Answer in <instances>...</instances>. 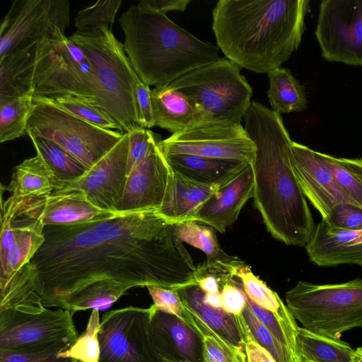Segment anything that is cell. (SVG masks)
Returning a JSON list of instances; mask_svg holds the SVG:
<instances>
[{
	"label": "cell",
	"instance_id": "277c9868",
	"mask_svg": "<svg viewBox=\"0 0 362 362\" xmlns=\"http://www.w3.org/2000/svg\"><path fill=\"white\" fill-rule=\"evenodd\" d=\"M124 52L139 78L154 87L219 59L218 47L197 38L170 20L139 3L119 18Z\"/></svg>",
	"mask_w": 362,
	"mask_h": 362
},
{
	"label": "cell",
	"instance_id": "f1b7e54d",
	"mask_svg": "<svg viewBox=\"0 0 362 362\" xmlns=\"http://www.w3.org/2000/svg\"><path fill=\"white\" fill-rule=\"evenodd\" d=\"M354 353L355 349L340 338L298 327L294 343L297 362H354Z\"/></svg>",
	"mask_w": 362,
	"mask_h": 362
},
{
	"label": "cell",
	"instance_id": "74e56055",
	"mask_svg": "<svg viewBox=\"0 0 362 362\" xmlns=\"http://www.w3.org/2000/svg\"><path fill=\"white\" fill-rule=\"evenodd\" d=\"M47 98L64 110L90 124L105 129L123 132L119 124L110 114L85 99L71 95Z\"/></svg>",
	"mask_w": 362,
	"mask_h": 362
},
{
	"label": "cell",
	"instance_id": "d4e9b609",
	"mask_svg": "<svg viewBox=\"0 0 362 362\" xmlns=\"http://www.w3.org/2000/svg\"><path fill=\"white\" fill-rule=\"evenodd\" d=\"M173 171L208 185L221 187L236 177L249 163L191 154H163Z\"/></svg>",
	"mask_w": 362,
	"mask_h": 362
},
{
	"label": "cell",
	"instance_id": "bcb514c9",
	"mask_svg": "<svg viewBox=\"0 0 362 362\" xmlns=\"http://www.w3.org/2000/svg\"><path fill=\"white\" fill-rule=\"evenodd\" d=\"M153 300L151 305L156 311L171 314L184 319L183 305L178 291L155 286H146Z\"/></svg>",
	"mask_w": 362,
	"mask_h": 362
},
{
	"label": "cell",
	"instance_id": "7a4b0ae2",
	"mask_svg": "<svg viewBox=\"0 0 362 362\" xmlns=\"http://www.w3.org/2000/svg\"><path fill=\"white\" fill-rule=\"evenodd\" d=\"M244 122L256 147L252 198L267 230L286 245L305 247L316 225L295 173L293 141L282 117L253 100Z\"/></svg>",
	"mask_w": 362,
	"mask_h": 362
},
{
	"label": "cell",
	"instance_id": "e0dca14e",
	"mask_svg": "<svg viewBox=\"0 0 362 362\" xmlns=\"http://www.w3.org/2000/svg\"><path fill=\"white\" fill-rule=\"evenodd\" d=\"M295 173L306 199L325 220L341 204L358 206L317 159L315 151L292 141Z\"/></svg>",
	"mask_w": 362,
	"mask_h": 362
},
{
	"label": "cell",
	"instance_id": "b9f144b4",
	"mask_svg": "<svg viewBox=\"0 0 362 362\" xmlns=\"http://www.w3.org/2000/svg\"><path fill=\"white\" fill-rule=\"evenodd\" d=\"M247 304L259 321L272 332L281 344L289 349L294 354L295 338L299 327L296 320H286L281 318L272 312L260 308L247 296Z\"/></svg>",
	"mask_w": 362,
	"mask_h": 362
},
{
	"label": "cell",
	"instance_id": "3957f363",
	"mask_svg": "<svg viewBox=\"0 0 362 362\" xmlns=\"http://www.w3.org/2000/svg\"><path fill=\"white\" fill-rule=\"evenodd\" d=\"M308 0H219L212 29L218 48L240 68L269 73L298 49Z\"/></svg>",
	"mask_w": 362,
	"mask_h": 362
},
{
	"label": "cell",
	"instance_id": "ab89813d",
	"mask_svg": "<svg viewBox=\"0 0 362 362\" xmlns=\"http://www.w3.org/2000/svg\"><path fill=\"white\" fill-rule=\"evenodd\" d=\"M99 311L93 310L86 330L68 349L58 354L59 357L70 358L78 362H99L100 349L98 339Z\"/></svg>",
	"mask_w": 362,
	"mask_h": 362
},
{
	"label": "cell",
	"instance_id": "9a60e30c",
	"mask_svg": "<svg viewBox=\"0 0 362 362\" xmlns=\"http://www.w3.org/2000/svg\"><path fill=\"white\" fill-rule=\"evenodd\" d=\"M315 34L325 60L362 66V0H322Z\"/></svg>",
	"mask_w": 362,
	"mask_h": 362
},
{
	"label": "cell",
	"instance_id": "44dd1931",
	"mask_svg": "<svg viewBox=\"0 0 362 362\" xmlns=\"http://www.w3.org/2000/svg\"><path fill=\"white\" fill-rule=\"evenodd\" d=\"M33 204L44 226H71L101 221L118 212L93 204L83 191L76 188L55 189L47 197H32Z\"/></svg>",
	"mask_w": 362,
	"mask_h": 362
},
{
	"label": "cell",
	"instance_id": "7bdbcfd3",
	"mask_svg": "<svg viewBox=\"0 0 362 362\" xmlns=\"http://www.w3.org/2000/svg\"><path fill=\"white\" fill-rule=\"evenodd\" d=\"M317 159L333 175L335 180L349 197L362 208V182L343 165L337 158L315 151Z\"/></svg>",
	"mask_w": 362,
	"mask_h": 362
},
{
	"label": "cell",
	"instance_id": "f6af8a7d",
	"mask_svg": "<svg viewBox=\"0 0 362 362\" xmlns=\"http://www.w3.org/2000/svg\"><path fill=\"white\" fill-rule=\"evenodd\" d=\"M329 226L345 230H362V208L351 204L336 206L327 219Z\"/></svg>",
	"mask_w": 362,
	"mask_h": 362
},
{
	"label": "cell",
	"instance_id": "83f0119b",
	"mask_svg": "<svg viewBox=\"0 0 362 362\" xmlns=\"http://www.w3.org/2000/svg\"><path fill=\"white\" fill-rule=\"evenodd\" d=\"M60 182L42 158L36 155L16 165L11 181L5 186L11 195L20 197H47L59 187Z\"/></svg>",
	"mask_w": 362,
	"mask_h": 362
},
{
	"label": "cell",
	"instance_id": "816d5d0a",
	"mask_svg": "<svg viewBox=\"0 0 362 362\" xmlns=\"http://www.w3.org/2000/svg\"><path fill=\"white\" fill-rule=\"evenodd\" d=\"M245 349L248 362H276L267 351L250 338L247 341Z\"/></svg>",
	"mask_w": 362,
	"mask_h": 362
},
{
	"label": "cell",
	"instance_id": "e575fe53",
	"mask_svg": "<svg viewBox=\"0 0 362 362\" xmlns=\"http://www.w3.org/2000/svg\"><path fill=\"white\" fill-rule=\"evenodd\" d=\"M234 275L238 278L243 291L253 303L281 318L286 320H296L278 294L255 275L244 262L242 261L236 267Z\"/></svg>",
	"mask_w": 362,
	"mask_h": 362
},
{
	"label": "cell",
	"instance_id": "7402d4cb",
	"mask_svg": "<svg viewBox=\"0 0 362 362\" xmlns=\"http://www.w3.org/2000/svg\"><path fill=\"white\" fill-rule=\"evenodd\" d=\"M305 248L309 260L318 267L356 264L362 267V230L339 229L322 220Z\"/></svg>",
	"mask_w": 362,
	"mask_h": 362
},
{
	"label": "cell",
	"instance_id": "4fadbf2b",
	"mask_svg": "<svg viewBox=\"0 0 362 362\" xmlns=\"http://www.w3.org/2000/svg\"><path fill=\"white\" fill-rule=\"evenodd\" d=\"M68 0H15L0 26V58L52 39L69 25Z\"/></svg>",
	"mask_w": 362,
	"mask_h": 362
},
{
	"label": "cell",
	"instance_id": "c3c4849f",
	"mask_svg": "<svg viewBox=\"0 0 362 362\" xmlns=\"http://www.w3.org/2000/svg\"><path fill=\"white\" fill-rule=\"evenodd\" d=\"M136 100L138 110L139 124L148 129L155 126L151 102V89L140 80L136 86Z\"/></svg>",
	"mask_w": 362,
	"mask_h": 362
},
{
	"label": "cell",
	"instance_id": "f5cc1de1",
	"mask_svg": "<svg viewBox=\"0 0 362 362\" xmlns=\"http://www.w3.org/2000/svg\"><path fill=\"white\" fill-rule=\"evenodd\" d=\"M337 158V157H336ZM339 163L343 165L362 182V158H337Z\"/></svg>",
	"mask_w": 362,
	"mask_h": 362
},
{
	"label": "cell",
	"instance_id": "30bf717a",
	"mask_svg": "<svg viewBox=\"0 0 362 362\" xmlns=\"http://www.w3.org/2000/svg\"><path fill=\"white\" fill-rule=\"evenodd\" d=\"M74 313L45 308L39 313L0 310V350L55 352L68 349L78 338Z\"/></svg>",
	"mask_w": 362,
	"mask_h": 362
},
{
	"label": "cell",
	"instance_id": "ba28073f",
	"mask_svg": "<svg viewBox=\"0 0 362 362\" xmlns=\"http://www.w3.org/2000/svg\"><path fill=\"white\" fill-rule=\"evenodd\" d=\"M124 134L95 126L64 110L46 97L33 95L26 135L53 141L88 169L109 152Z\"/></svg>",
	"mask_w": 362,
	"mask_h": 362
},
{
	"label": "cell",
	"instance_id": "4dcf8cb0",
	"mask_svg": "<svg viewBox=\"0 0 362 362\" xmlns=\"http://www.w3.org/2000/svg\"><path fill=\"white\" fill-rule=\"evenodd\" d=\"M267 95L272 110L279 114L300 112L307 107L305 90L291 72L276 68L267 73Z\"/></svg>",
	"mask_w": 362,
	"mask_h": 362
},
{
	"label": "cell",
	"instance_id": "ac0fdd59",
	"mask_svg": "<svg viewBox=\"0 0 362 362\" xmlns=\"http://www.w3.org/2000/svg\"><path fill=\"white\" fill-rule=\"evenodd\" d=\"M170 174L171 169L157 145L128 175L118 212L158 211Z\"/></svg>",
	"mask_w": 362,
	"mask_h": 362
},
{
	"label": "cell",
	"instance_id": "8fae6325",
	"mask_svg": "<svg viewBox=\"0 0 362 362\" xmlns=\"http://www.w3.org/2000/svg\"><path fill=\"white\" fill-rule=\"evenodd\" d=\"M45 226L30 197L1 192L0 286L30 262L45 242Z\"/></svg>",
	"mask_w": 362,
	"mask_h": 362
},
{
	"label": "cell",
	"instance_id": "4316f807",
	"mask_svg": "<svg viewBox=\"0 0 362 362\" xmlns=\"http://www.w3.org/2000/svg\"><path fill=\"white\" fill-rule=\"evenodd\" d=\"M38 43L15 49L0 58V100L35 94Z\"/></svg>",
	"mask_w": 362,
	"mask_h": 362
},
{
	"label": "cell",
	"instance_id": "ffe728a7",
	"mask_svg": "<svg viewBox=\"0 0 362 362\" xmlns=\"http://www.w3.org/2000/svg\"><path fill=\"white\" fill-rule=\"evenodd\" d=\"M254 184L253 168L249 163L202 204L190 220L205 223L223 233L236 221L245 204L253 197Z\"/></svg>",
	"mask_w": 362,
	"mask_h": 362
},
{
	"label": "cell",
	"instance_id": "681fc988",
	"mask_svg": "<svg viewBox=\"0 0 362 362\" xmlns=\"http://www.w3.org/2000/svg\"><path fill=\"white\" fill-rule=\"evenodd\" d=\"M55 352H18L0 350V362H78Z\"/></svg>",
	"mask_w": 362,
	"mask_h": 362
},
{
	"label": "cell",
	"instance_id": "484cf974",
	"mask_svg": "<svg viewBox=\"0 0 362 362\" xmlns=\"http://www.w3.org/2000/svg\"><path fill=\"white\" fill-rule=\"evenodd\" d=\"M218 187L190 180L171 170L165 195L157 212L174 224L190 220L199 206Z\"/></svg>",
	"mask_w": 362,
	"mask_h": 362
},
{
	"label": "cell",
	"instance_id": "836d02e7",
	"mask_svg": "<svg viewBox=\"0 0 362 362\" xmlns=\"http://www.w3.org/2000/svg\"><path fill=\"white\" fill-rule=\"evenodd\" d=\"M175 232L183 243H187L203 252L206 256L207 262H228L236 257L228 255L221 249L215 229L209 226L187 220L175 223Z\"/></svg>",
	"mask_w": 362,
	"mask_h": 362
},
{
	"label": "cell",
	"instance_id": "7dc6e473",
	"mask_svg": "<svg viewBox=\"0 0 362 362\" xmlns=\"http://www.w3.org/2000/svg\"><path fill=\"white\" fill-rule=\"evenodd\" d=\"M221 296L222 309L228 313L240 315L247 306V296L235 276L222 284Z\"/></svg>",
	"mask_w": 362,
	"mask_h": 362
},
{
	"label": "cell",
	"instance_id": "cb8c5ba5",
	"mask_svg": "<svg viewBox=\"0 0 362 362\" xmlns=\"http://www.w3.org/2000/svg\"><path fill=\"white\" fill-rule=\"evenodd\" d=\"M151 102L155 126L173 134L208 122L186 95L170 85L151 89Z\"/></svg>",
	"mask_w": 362,
	"mask_h": 362
},
{
	"label": "cell",
	"instance_id": "2e32d148",
	"mask_svg": "<svg viewBox=\"0 0 362 362\" xmlns=\"http://www.w3.org/2000/svg\"><path fill=\"white\" fill-rule=\"evenodd\" d=\"M128 151L129 135L126 132L83 177L75 181L61 183L58 188L81 189L97 207L118 212L127 180Z\"/></svg>",
	"mask_w": 362,
	"mask_h": 362
},
{
	"label": "cell",
	"instance_id": "f546056e",
	"mask_svg": "<svg viewBox=\"0 0 362 362\" xmlns=\"http://www.w3.org/2000/svg\"><path fill=\"white\" fill-rule=\"evenodd\" d=\"M37 268L29 262L0 286V310L15 309L28 313H39L43 305L35 287Z\"/></svg>",
	"mask_w": 362,
	"mask_h": 362
},
{
	"label": "cell",
	"instance_id": "5bb4252c",
	"mask_svg": "<svg viewBox=\"0 0 362 362\" xmlns=\"http://www.w3.org/2000/svg\"><path fill=\"white\" fill-rule=\"evenodd\" d=\"M164 155L191 154L252 163L256 147L241 124L204 122L160 140Z\"/></svg>",
	"mask_w": 362,
	"mask_h": 362
},
{
	"label": "cell",
	"instance_id": "52a82bcc",
	"mask_svg": "<svg viewBox=\"0 0 362 362\" xmlns=\"http://www.w3.org/2000/svg\"><path fill=\"white\" fill-rule=\"evenodd\" d=\"M186 95L208 122L241 124L252 89L240 67L225 58L196 68L168 84Z\"/></svg>",
	"mask_w": 362,
	"mask_h": 362
},
{
	"label": "cell",
	"instance_id": "8992f818",
	"mask_svg": "<svg viewBox=\"0 0 362 362\" xmlns=\"http://www.w3.org/2000/svg\"><path fill=\"white\" fill-rule=\"evenodd\" d=\"M286 307L303 327L330 337L362 327V279L315 284L299 281L285 296Z\"/></svg>",
	"mask_w": 362,
	"mask_h": 362
},
{
	"label": "cell",
	"instance_id": "1f68e13d",
	"mask_svg": "<svg viewBox=\"0 0 362 362\" xmlns=\"http://www.w3.org/2000/svg\"><path fill=\"white\" fill-rule=\"evenodd\" d=\"M131 288L134 286L113 279L97 281L71 296L62 308L73 313L88 309L105 310Z\"/></svg>",
	"mask_w": 362,
	"mask_h": 362
},
{
	"label": "cell",
	"instance_id": "d6a6232c",
	"mask_svg": "<svg viewBox=\"0 0 362 362\" xmlns=\"http://www.w3.org/2000/svg\"><path fill=\"white\" fill-rule=\"evenodd\" d=\"M30 138L37 154L42 158L60 184L77 180L88 170L82 163L53 141L39 136Z\"/></svg>",
	"mask_w": 362,
	"mask_h": 362
},
{
	"label": "cell",
	"instance_id": "6da1fadb",
	"mask_svg": "<svg viewBox=\"0 0 362 362\" xmlns=\"http://www.w3.org/2000/svg\"><path fill=\"white\" fill-rule=\"evenodd\" d=\"M44 235L30 262L37 268L35 287L45 308H62L71 296L103 279L176 290L197 284V267L175 224L155 210L45 226Z\"/></svg>",
	"mask_w": 362,
	"mask_h": 362
},
{
	"label": "cell",
	"instance_id": "603a6c76",
	"mask_svg": "<svg viewBox=\"0 0 362 362\" xmlns=\"http://www.w3.org/2000/svg\"><path fill=\"white\" fill-rule=\"evenodd\" d=\"M177 291L184 308L224 341L235 347L245 349L249 337L241 315H232L206 305L204 302V292L197 284Z\"/></svg>",
	"mask_w": 362,
	"mask_h": 362
},
{
	"label": "cell",
	"instance_id": "d590c367",
	"mask_svg": "<svg viewBox=\"0 0 362 362\" xmlns=\"http://www.w3.org/2000/svg\"><path fill=\"white\" fill-rule=\"evenodd\" d=\"M33 94L0 100V142L26 135L28 119L33 107Z\"/></svg>",
	"mask_w": 362,
	"mask_h": 362
},
{
	"label": "cell",
	"instance_id": "f35d334b",
	"mask_svg": "<svg viewBox=\"0 0 362 362\" xmlns=\"http://www.w3.org/2000/svg\"><path fill=\"white\" fill-rule=\"evenodd\" d=\"M241 315L249 338L267 351L276 362H297L293 353L259 321L247 304Z\"/></svg>",
	"mask_w": 362,
	"mask_h": 362
},
{
	"label": "cell",
	"instance_id": "d6986e66",
	"mask_svg": "<svg viewBox=\"0 0 362 362\" xmlns=\"http://www.w3.org/2000/svg\"><path fill=\"white\" fill-rule=\"evenodd\" d=\"M149 331L164 362H204L202 338L185 319L155 310Z\"/></svg>",
	"mask_w": 362,
	"mask_h": 362
},
{
	"label": "cell",
	"instance_id": "9c48e42d",
	"mask_svg": "<svg viewBox=\"0 0 362 362\" xmlns=\"http://www.w3.org/2000/svg\"><path fill=\"white\" fill-rule=\"evenodd\" d=\"M34 82L35 95H71L98 105L94 68L85 52L64 33L39 42Z\"/></svg>",
	"mask_w": 362,
	"mask_h": 362
},
{
	"label": "cell",
	"instance_id": "60d3db41",
	"mask_svg": "<svg viewBox=\"0 0 362 362\" xmlns=\"http://www.w3.org/2000/svg\"><path fill=\"white\" fill-rule=\"evenodd\" d=\"M122 4V0H100L80 11L74 20L76 31H86L97 25H106L112 30Z\"/></svg>",
	"mask_w": 362,
	"mask_h": 362
},
{
	"label": "cell",
	"instance_id": "f907efd6",
	"mask_svg": "<svg viewBox=\"0 0 362 362\" xmlns=\"http://www.w3.org/2000/svg\"><path fill=\"white\" fill-rule=\"evenodd\" d=\"M190 0H142L139 2L143 7L153 12L166 15L168 11H184Z\"/></svg>",
	"mask_w": 362,
	"mask_h": 362
},
{
	"label": "cell",
	"instance_id": "ee69618b",
	"mask_svg": "<svg viewBox=\"0 0 362 362\" xmlns=\"http://www.w3.org/2000/svg\"><path fill=\"white\" fill-rule=\"evenodd\" d=\"M129 151L127 177L160 142L158 135L145 128H139L128 133Z\"/></svg>",
	"mask_w": 362,
	"mask_h": 362
},
{
	"label": "cell",
	"instance_id": "db71d44e",
	"mask_svg": "<svg viewBox=\"0 0 362 362\" xmlns=\"http://www.w3.org/2000/svg\"><path fill=\"white\" fill-rule=\"evenodd\" d=\"M204 302L214 308L222 309L221 293H204Z\"/></svg>",
	"mask_w": 362,
	"mask_h": 362
},
{
	"label": "cell",
	"instance_id": "8d00e7d4",
	"mask_svg": "<svg viewBox=\"0 0 362 362\" xmlns=\"http://www.w3.org/2000/svg\"><path fill=\"white\" fill-rule=\"evenodd\" d=\"M183 317L202 338L204 362H248L245 349L224 341L185 308Z\"/></svg>",
	"mask_w": 362,
	"mask_h": 362
},
{
	"label": "cell",
	"instance_id": "11a10c76",
	"mask_svg": "<svg viewBox=\"0 0 362 362\" xmlns=\"http://www.w3.org/2000/svg\"><path fill=\"white\" fill-rule=\"evenodd\" d=\"M354 362H362V347L355 349Z\"/></svg>",
	"mask_w": 362,
	"mask_h": 362
},
{
	"label": "cell",
	"instance_id": "7c38bea8",
	"mask_svg": "<svg viewBox=\"0 0 362 362\" xmlns=\"http://www.w3.org/2000/svg\"><path fill=\"white\" fill-rule=\"evenodd\" d=\"M155 310L152 305L129 306L104 313L98 332L99 362H164L150 335Z\"/></svg>",
	"mask_w": 362,
	"mask_h": 362
},
{
	"label": "cell",
	"instance_id": "5b68a950",
	"mask_svg": "<svg viewBox=\"0 0 362 362\" xmlns=\"http://www.w3.org/2000/svg\"><path fill=\"white\" fill-rule=\"evenodd\" d=\"M69 38L85 52L94 68L95 103L119 124L124 133L141 128L135 92L141 79L112 30L97 25L76 31Z\"/></svg>",
	"mask_w": 362,
	"mask_h": 362
}]
</instances>
